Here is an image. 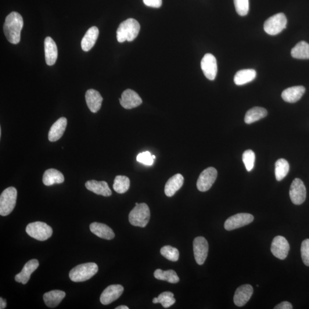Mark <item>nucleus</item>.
<instances>
[{
	"mask_svg": "<svg viewBox=\"0 0 309 309\" xmlns=\"http://www.w3.org/2000/svg\"><path fill=\"white\" fill-rule=\"evenodd\" d=\"M85 100L88 109L92 113H98L101 109L103 99L100 93L95 89H88L86 92Z\"/></svg>",
	"mask_w": 309,
	"mask_h": 309,
	"instance_id": "obj_17",
	"label": "nucleus"
},
{
	"mask_svg": "<svg viewBox=\"0 0 309 309\" xmlns=\"http://www.w3.org/2000/svg\"><path fill=\"white\" fill-rule=\"evenodd\" d=\"M174 296V294L170 292L161 293L159 297H157V304H161L164 308L170 307L176 302Z\"/></svg>",
	"mask_w": 309,
	"mask_h": 309,
	"instance_id": "obj_36",
	"label": "nucleus"
},
{
	"mask_svg": "<svg viewBox=\"0 0 309 309\" xmlns=\"http://www.w3.org/2000/svg\"><path fill=\"white\" fill-rule=\"evenodd\" d=\"M254 221L252 215L248 213L237 214L229 218L224 225L226 231H232L250 224Z\"/></svg>",
	"mask_w": 309,
	"mask_h": 309,
	"instance_id": "obj_10",
	"label": "nucleus"
},
{
	"mask_svg": "<svg viewBox=\"0 0 309 309\" xmlns=\"http://www.w3.org/2000/svg\"><path fill=\"white\" fill-rule=\"evenodd\" d=\"M289 164L285 159H279L275 164V175L276 180L281 181L286 177L289 171Z\"/></svg>",
	"mask_w": 309,
	"mask_h": 309,
	"instance_id": "obj_32",
	"label": "nucleus"
},
{
	"mask_svg": "<svg viewBox=\"0 0 309 309\" xmlns=\"http://www.w3.org/2000/svg\"><path fill=\"white\" fill-rule=\"evenodd\" d=\"M67 125V119L66 117H60L54 123L48 134V139L50 142H54L59 141L62 137Z\"/></svg>",
	"mask_w": 309,
	"mask_h": 309,
	"instance_id": "obj_19",
	"label": "nucleus"
},
{
	"mask_svg": "<svg viewBox=\"0 0 309 309\" xmlns=\"http://www.w3.org/2000/svg\"><path fill=\"white\" fill-rule=\"evenodd\" d=\"M242 160L247 171L249 172L252 171L256 160V154L252 150H246L243 154Z\"/></svg>",
	"mask_w": 309,
	"mask_h": 309,
	"instance_id": "obj_35",
	"label": "nucleus"
},
{
	"mask_svg": "<svg viewBox=\"0 0 309 309\" xmlns=\"http://www.w3.org/2000/svg\"><path fill=\"white\" fill-rule=\"evenodd\" d=\"M154 276L157 279L166 281L171 283H177L179 281L177 272L172 270L163 271L161 269H157L154 272Z\"/></svg>",
	"mask_w": 309,
	"mask_h": 309,
	"instance_id": "obj_31",
	"label": "nucleus"
},
{
	"mask_svg": "<svg viewBox=\"0 0 309 309\" xmlns=\"http://www.w3.org/2000/svg\"><path fill=\"white\" fill-rule=\"evenodd\" d=\"M236 12L241 16L247 15L249 10V0H233Z\"/></svg>",
	"mask_w": 309,
	"mask_h": 309,
	"instance_id": "obj_37",
	"label": "nucleus"
},
{
	"mask_svg": "<svg viewBox=\"0 0 309 309\" xmlns=\"http://www.w3.org/2000/svg\"><path fill=\"white\" fill-rule=\"evenodd\" d=\"M153 158H154V159H155V157H155V156H154V155H153Z\"/></svg>",
	"mask_w": 309,
	"mask_h": 309,
	"instance_id": "obj_45",
	"label": "nucleus"
},
{
	"mask_svg": "<svg viewBox=\"0 0 309 309\" xmlns=\"http://www.w3.org/2000/svg\"><path fill=\"white\" fill-rule=\"evenodd\" d=\"M0 136H1V128H0Z\"/></svg>",
	"mask_w": 309,
	"mask_h": 309,
	"instance_id": "obj_44",
	"label": "nucleus"
},
{
	"mask_svg": "<svg viewBox=\"0 0 309 309\" xmlns=\"http://www.w3.org/2000/svg\"><path fill=\"white\" fill-rule=\"evenodd\" d=\"M301 252L304 264L309 267V239L304 240L302 243Z\"/></svg>",
	"mask_w": 309,
	"mask_h": 309,
	"instance_id": "obj_39",
	"label": "nucleus"
},
{
	"mask_svg": "<svg viewBox=\"0 0 309 309\" xmlns=\"http://www.w3.org/2000/svg\"><path fill=\"white\" fill-rule=\"evenodd\" d=\"M136 160L138 162L147 165V166H152L154 161L153 154L149 152L140 153L136 157Z\"/></svg>",
	"mask_w": 309,
	"mask_h": 309,
	"instance_id": "obj_38",
	"label": "nucleus"
},
{
	"mask_svg": "<svg viewBox=\"0 0 309 309\" xmlns=\"http://www.w3.org/2000/svg\"><path fill=\"white\" fill-rule=\"evenodd\" d=\"M44 50L46 63L48 66H52L56 62L57 56H58V51H57L55 42L51 38H45Z\"/></svg>",
	"mask_w": 309,
	"mask_h": 309,
	"instance_id": "obj_18",
	"label": "nucleus"
},
{
	"mask_svg": "<svg viewBox=\"0 0 309 309\" xmlns=\"http://www.w3.org/2000/svg\"><path fill=\"white\" fill-rule=\"evenodd\" d=\"M6 307V301L3 298H0V309H3Z\"/></svg>",
	"mask_w": 309,
	"mask_h": 309,
	"instance_id": "obj_42",
	"label": "nucleus"
},
{
	"mask_svg": "<svg viewBox=\"0 0 309 309\" xmlns=\"http://www.w3.org/2000/svg\"><path fill=\"white\" fill-rule=\"evenodd\" d=\"M99 35V31L96 27L89 29L82 38L81 42V48L85 52H88L95 45Z\"/></svg>",
	"mask_w": 309,
	"mask_h": 309,
	"instance_id": "obj_24",
	"label": "nucleus"
},
{
	"mask_svg": "<svg viewBox=\"0 0 309 309\" xmlns=\"http://www.w3.org/2000/svg\"><path fill=\"white\" fill-rule=\"evenodd\" d=\"M141 30L138 21L134 19H128L122 22L117 28L116 38L119 42L125 41H132L137 38Z\"/></svg>",
	"mask_w": 309,
	"mask_h": 309,
	"instance_id": "obj_2",
	"label": "nucleus"
},
{
	"mask_svg": "<svg viewBox=\"0 0 309 309\" xmlns=\"http://www.w3.org/2000/svg\"><path fill=\"white\" fill-rule=\"evenodd\" d=\"M150 219V208L146 203H140L133 208L129 214V223L134 226L145 228Z\"/></svg>",
	"mask_w": 309,
	"mask_h": 309,
	"instance_id": "obj_4",
	"label": "nucleus"
},
{
	"mask_svg": "<svg viewBox=\"0 0 309 309\" xmlns=\"http://www.w3.org/2000/svg\"><path fill=\"white\" fill-rule=\"evenodd\" d=\"M64 181L63 174L56 169L51 168L46 170L43 175L42 182L46 186L61 184Z\"/></svg>",
	"mask_w": 309,
	"mask_h": 309,
	"instance_id": "obj_26",
	"label": "nucleus"
},
{
	"mask_svg": "<svg viewBox=\"0 0 309 309\" xmlns=\"http://www.w3.org/2000/svg\"><path fill=\"white\" fill-rule=\"evenodd\" d=\"M98 270V265L93 262L79 265L70 271V278L75 282L86 281L94 276Z\"/></svg>",
	"mask_w": 309,
	"mask_h": 309,
	"instance_id": "obj_3",
	"label": "nucleus"
},
{
	"mask_svg": "<svg viewBox=\"0 0 309 309\" xmlns=\"http://www.w3.org/2000/svg\"><path fill=\"white\" fill-rule=\"evenodd\" d=\"M26 232L32 238L39 241H44L52 236L53 230L51 226L44 222H35L28 225Z\"/></svg>",
	"mask_w": 309,
	"mask_h": 309,
	"instance_id": "obj_6",
	"label": "nucleus"
},
{
	"mask_svg": "<svg viewBox=\"0 0 309 309\" xmlns=\"http://www.w3.org/2000/svg\"><path fill=\"white\" fill-rule=\"evenodd\" d=\"M184 182V178L180 174H177L171 177L165 186L164 193L166 196L171 197L175 195L180 189Z\"/></svg>",
	"mask_w": 309,
	"mask_h": 309,
	"instance_id": "obj_25",
	"label": "nucleus"
},
{
	"mask_svg": "<svg viewBox=\"0 0 309 309\" xmlns=\"http://www.w3.org/2000/svg\"><path fill=\"white\" fill-rule=\"evenodd\" d=\"M65 297H66V293L63 291L55 290L45 293L43 296V300L46 306L54 308L58 306Z\"/></svg>",
	"mask_w": 309,
	"mask_h": 309,
	"instance_id": "obj_27",
	"label": "nucleus"
},
{
	"mask_svg": "<svg viewBox=\"0 0 309 309\" xmlns=\"http://www.w3.org/2000/svg\"><path fill=\"white\" fill-rule=\"evenodd\" d=\"M39 267V262L37 260L29 261L24 265L22 271L15 276V281L19 283L26 284L31 278V274Z\"/></svg>",
	"mask_w": 309,
	"mask_h": 309,
	"instance_id": "obj_20",
	"label": "nucleus"
},
{
	"mask_svg": "<svg viewBox=\"0 0 309 309\" xmlns=\"http://www.w3.org/2000/svg\"><path fill=\"white\" fill-rule=\"evenodd\" d=\"M290 245L288 241L282 236H276L272 240L271 251L273 256L283 260L289 254Z\"/></svg>",
	"mask_w": 309,
	"mask_h": 309,
	"instance_id": "obj_12",
	"label": "nucleus"
},
{
	"mask_svg": "<svg viewBox=\"0 0 309 309\" xmlns=\"http://www.w3.org/2000/svg\"><path fill=\"white\" fill-rule=\"evenodd\" d=\"M124 292V287L120 285H113L108 286L103 291L100 300L104 305H109L119 298Z\"/></svg>",
	"mask_w": 309,
	"mask_h": 309,
	"instance_id": "obj_15",
	"label": "nucleus"
},
{
	"mask_svg": "<svg viewBox=\"0 0 309 309\" xmlns=\"http://www.w3.org/2000/svg\"><path fill=\"white\" fill-rule=\"evenodd\" d=\"M291 55L297 59H309V44L305 41H301L294 46Z\"/></svg>",
	"mask_w": 309,
	"mask_h": 309,
	"instance_id": "obj_30",
	"label": "nucleus"
},
{
	"mask_svg": "<svg viewBox=\"0 0 309 309\" xmlns=\"http://www.w3.org/2000/svg\"><path fill=\"white\" fill-rule=\"evenodd\" d=\"M201 68L208 80H214L216 77L218 67L216 58L212 54L207 53L201 61Z\"/></svg>",
	"mask_w": 309,
	"mask_h": 309,
	"instance_id": "obj_13",
	"label": "nucleus"
},
{
	"mask_svg": "<svg viewBox=\"0 0 309 309\" xmlns=\"http://www.w3.org/2000/svg\"><path fill=\"white\" fill-rule=\"evenodd\" d=\"M275 309H292L293 306L289 302H282V303L276 305Z\"/></svg>",
	"mask_w": 309,
	"mask_h": 309,
	"instance_id": "obj_41",
	"label": "nucleus"
},
{
	"mask_svg": "<svg viewBox=\"0 0 309 309\" xmlns=\"http://www.w3.org/2000/svg\"><path fill=\"white\" fill-rule=\"evenodd\" d=\"M268 111L262 107H254L246 114L245 121L246 124H251L267 116Z\"/></svg>",
	"mask_w": 309,
	"mask_h": 309,
	"instance_id": "obj_29",
	"label": "nucleus"
},
{
	"mask_svg": "<svg viewBox=\"0 0 309 309\" xmlns=\"http://www.w3.org/2000/svg\"><path fill=\"white\" fill-rule=\"evenodd\" d=\"M253 293V287L250 285H243L236 289L233 296V302L236 306L242 307L245 306L250 299Z\"/></svg>",
	"mask_w": 309,
	"mask_h": 309,
	"instance_id": "obj_16",
	"label": "nucleus"
},
{
	"mask_svg": "<svg viewBox=\"0 0 309 309\" xmlns=\"http://www.w3.org/2000/svg\"><path fill=\"white\" fill-rule=\"evenodd\" d=\"M287 26L286 17L282 13L269 18L264 23V30L269 35L274 36L281 33Z\"/></svg>",
	"mask_w": 309,
	"mask_h": 309,
	"instance_id": "obj_7",
	"label": "nucleus"
},
{
	"mask_svg": "<svg viewBox=\"0 0 309 309\" xmlns=\"http://www.w3.org/2000/svg\"><path fill=\"white\" fill-rule=\"evenodd\" d=\"M130 187V181L125 176L118 175L115 179L113 188L118 193H126Z\"/></svg>",
	"mask_w": 309,
	"mask_h": 309,
	"instance_id": "obj_33",
	"label": "nucleus"
},
{
	"mask_svg": "<svg viewBox=\"0 0 309 309\" xmlns=\"http://www.w3.org/2000/svg\"><path fill=\"white\" fill-rule=\"evenodd\" d=\"M85 187L89 191L98 195L104 196H110L112 195V191L106 182L89 181L85 183Z\"/></svg>",
	"mask_w": 309,
	"mask_h": 309,
	"instance_id": "obj_21",
	"label": "nucleus"
},
{
	"mask_svg": "<svg viewBox=\"0 0 309 309\" xmlns=\"http://www.w3.org/2000/svg\"><path fill=\"white\" fill-rule=\"evenodd\" d=\"M23 26V17L19 13L12 12L7 16L3 28L5 37L9 42L13 44L20 42L21 32Z\"/></svg>",
	"mask_w": 309,
	"mask_h": 309,
	"instance_id": "obj_1",
	"label": "nucleus"
},
{
	"mask_svg": "<svg viewBox=\"0 0 309 309\" xmlns=\"http://www.w3.org/2000/svg\"><path fill=\"white\" fill-rule=\"evenodd\" d=\"M91 232L100 238L111 240L114 238L115 233L109 226L100 223H92L89 226Z\"/></svg>",
	"mask_w": 309,
	"mask_h": 309,
	"instance_id": "obj_23",
	"label": "nucleus"
},
{
	"mask_svg": "<svg viewBox=\"0 0 309 309\" xmlns=\"http://www.w3.org/2000/svg\"><path fill=\"white\" fill-rule=\"evenodd\" d=\"M218 172L214 167H208L204 170L197 179L196 186L201 192H206L209 190L216 181Z\"/></svg>",
	"mask_w": 309,
	"mask_h": 309,
	"instance_id": "obj_8",
	"label": "nucleus"
},
{
	"mask_svg": "<svg viewBox=\"0 0 309 309\" xmlns=\"http://www.w3.org/2000/svg\"><path fill=\"white\" fill-rule=\"evenodd\" d=\"M193 249L194 257L196 263L202 265L208 256V243L206 238L202 236L196 237L193 240Z\"/></svg>",
	"mask_w": 309,
	"mask_h": 309,
	"instance_id": "obj_11",
	"label": "nucleus"
},
{
	"mask_svg": "<svg viewBox=\"0 0 309 309\" xmlns=\"http://www.w3.org/2000/svg\"><path fill=\"white\" fill-rule=\"evenodd\" d=\"M161 256L168 260L176 262L179 260V252L177 248L171 246H165L160 249Z\"/></svg>",
	"mask_w": 309,
	"mask_h": 309,
	"instance_id": "obj_34",
	"label": "nucleus"
},
{
	"mask_svg": "<svg viewBox=\"0 0 309 309\" xmlns=\"http://www.w3.org/2000/svg\"><path fill=\"white\" fill-rule=\"evenodd\" d=\"M121 106L125 109L130 110L141 105L142 100L137 93L132 89H128L121 94L119 99Z\"/></svg>",
	"mask_w": 309,
	"mask_h": 309,
	"instance_id": "obj_14",
	"label": "nucleus"
},
{
	"mask_svg": "<svg viewBox=\"0 0 309 309\" xmlns=\"http://www.w3.org/2000/svg\"><path fill=\"white\" fill-rule=\"evenodd\" d=\"M305 91L303 86H294L285 89L282 93V98L286 102L296 103L303 97Z\"/></svg>",
	"mask_w": 309,
	"mask_h": 309,
	"instance_id": "obj_22",
	"label": "nucleus"
},
{
	"mask_svg": "<svg viewBox=\"0 0 309 309\" xmlns=\"http://www.w3.org/2000/svg\"><path fill=\"white\" fill-rule=\"evenodd\" d=\"M290 197L294 204L300 205L307 197V189L303 181L296 178L293 181L290 189Z\"/></svg>",
	"mask_w": 309,
	"mask_h": 309,
	"instance_id": "obj_9",
	"label": "nucleus"
},
{
	"mask_svg": "<svg viewBox=\"0 0 309 309\" xmlns=\"http://www.w3.org/2000/svg\"><path fill=\"white\" fill-rule=\"evenodd\" d=\"M129 308L127 306H124V305H122V306H119L116 308V309H128Z\"/></svg>",
	"mask_w": 309,
	"mask_h": 309,
	"instance_id": "obj_43",
	"label": "nucleus"
},
{
	"mask_svg": "<svg viewBox=\"0 0 309 309\" xmlns=\"http://www.w3.org/2000/svg\"><path fill=\"white\" fill-rule=\"evenodd\" d=\"M17 190L10 187L3 191L0 196V215L7 216L13 211L16 206L17 200Z\"/></svg>",
	"mask_w": 309,
	"mask_h": 309,
	"instance_id": "obj_5",
	"label": "nucleus"
},
{
	"mask_svg": "<svg viewBox=\"0 0 309 309\" xmlns=\"http://www.w3.org/2000/svg\"><path fill=\"white\" fill-rule=\"evenodd\" d=\"M143 2L146 6L152 8H160L162 5V0H143Z\"/></svg>",
	"mask_w": 309,
	"mask_h": 309,
	"instance_id": "obj_40",
	"label": "nucleus"
},
{
	"mask_svg": "<svg viewBox=\"0 0 309 309\" xmlns=\"http://www.w3.org/2000/svg\"><path fill=\"white\" fill-rule=\"evenodd\" d=\"M256 76L257 73L254 70H242L237 72L233 80L236 85H242L253 81Z\"/></svg>",
	"mask_w": 309,
	"mask_h": 309,
	"instance_id": "obj_28",
	"label": "nucleus"
}]
</instances>
